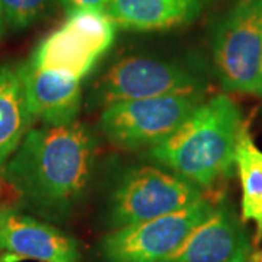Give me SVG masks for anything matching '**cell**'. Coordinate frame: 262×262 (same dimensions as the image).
<instances>
[{"label":"cell","mask_w":262,"mask_h":262,"mask_svg":"<svg viewBox=\"0 0 262 262\" xmlns=\"http://www.w3.org/2000/svg\"><path fill=\"white\" fill-rule=\"evenodd\" d=\"M27 105L34 121L63 125L76 121L82 105L80 82L28 63L20 66Z\"/></svg>","instance_id":"8fae6325"},{"label":"cell","mask_w":262,"mask_h":262,"mask_svg":"<svg viewBox=\"0 0 262 262\" xmlns=\"http://www.w3.org/2000/svg\"><path fill=\"white\" fill-rule=\"evenodd\" d=\"M251 241L241 219L226 204H217L169 262H246Z\"/></svg>","instance_id":"30bf717a"},{"label":"cell","mask_w":262,"mask_h":262,"mask_svg":"<svg viewBox=\"0 0 262 262\" xmlns=\"http://www.w3.org/2000/svg\"><path fill=\"white\" fill-rule=\"evenodd\" d=\"M234 165L242 184V220L256 225L255 244L262 239V151L242 125L234 151Z\"/></svg>","instance_id":"5bb4252c"},{"label":"cell","mask_w":262,"mask_h":262,"mask_svg":"<svg viewBox=\"0 0 262 262\" xmlns=\"http://www.w3.org/2000/svg\"><path fill=\"white\" fill-rule=\"evenodd\" d=\"M94 168V139L79 121L29 128L3 177L38 213L64 217L83 195Z\"/></svg>","instance_id":"6da1fadb"},{"label":"cell","mask_w":262,"mask_h":262,"mask_svg":"<svg viewBox=\"0 0 262 262\" xmlns=\"http://www.w3.org/2000/svg\"><path fill=\"white\" fill-rule=\"evenodd\" d=\"M3 29H5V19H3L2 8H0V37H2V34H3Z\"/></svg>","instance_id":"ac0fdd59"},{"label":"cell","mask_w":262,"mask_h":262,"mask_svg":"<svg viewBox=\"0 0 262 262\" xmlns=\"http://www.w3.org/2000/svg\"><path fill=\"white\" fill-rule=\"evenodd\" d=\"M242 125L237 105L217 95L200 103L168 139L153 146L150 156L198 188H210L233 168Z\"/></svg>","instance_id":"7a4b0ae2"},{"label":"cell","mask_w":262,"mask_h":262,"mask_svg":"<svg viewBox=\"0 0 262 262\" xmlns=\"http://www.w3.org/2000/svg\"><path fill=\"white\" fill-rule=\"evenodd\" d=\"M34 118L29 113L20 67L0 66V181L8 162L28 133Z\"/></svg>","instance_id":"4fadbf2b"},{"label":"cell","mask_w":262,"mask_h":262,"mask_svg":"<svg viewBox=\"0 0 262 262\" xmlns=\"http://www.w3.org/2000/svg\"><path fill=\"white\" fill-rule=\"evenodd\" d=\"M213 56L226 91L259 94L262 72V0H239L215 32Z\"/></svg>","instance_id":"5b68a950"},{"label":"cell","mask_w":262,"mask_h":262,"mask_svg":"<svg viewBox=\"0 0 262 262\" xmlns=\"http://www.w3.org/2000/svg\"><path fill=\"white\" fill-rule=\"evenodd\" d=\"M0 262H79L77 242L13 207L0 208Z\"/></svg>","instance_id":"9c48e42d"},{"label":"cell","mask_w":262,"mask_h":262,"mask_svg":"<svg viewBox=\"0 0 262 262\" xmlns=\"http://www.w3.org/2000/svg\"><path fill=\"white\" fill-rule=\"evenodd\" d=\"M259 95H262V72H261V91H259Z\"/></svg>","instance_id":"d6986e66"},{"label":"cell","mask_w":262,"mask_h":262,"mask_svg":"<svg viewBox=\"0 0 262 262\" xmlns=\"http://www.w3.org/2000/svg\"><path fill=\"white\" fill-rule=\"evenodd\" d=\"M251 262H262V249L251 255Z\"/></svg>","instance_id":"e0dca14e"},{"label":"cell","mask_w":262,"mask_h":262,"mask_svg":"<svg viewBox=\"0 0 262 262\" xmlns=\"http://www.w3.org/2000/svg\"><path fill=\"white\" fill-rule=\"evenodd\" d=\"M48 0H0L5 22L15 29L35 24L47 9Z\"/></svg>","instance_id":"9a60e30c"},{"label":"cell","mask_w":262,"mask_h":262,"mask_svg":"<svg viewBox=\"0 0 262 262\" xmlns=\"http://www.w3.org/2000/svg\"><path fill=\"white\" fill-rule=\"evenodd\" d=\"M117 25L105 9H77L34 51L28 64L82 82L111 48Z\"/></svg>","instance_id":"3957f363"},{"label":"cell","mask_w":262,"mask_h":262,"mask_svg":"<svg viewBox=\"0 0 262 262\" xmlns=\"http://www.w3.org/2000/svg\"><path fill=\"white\" fill-rule=\"evenodd\" d=\"M215 207L203 196L175 213L118 227L105 236L101 252L108 262H169Z\"/></svg>","instance_id":"277c9868"},{"label":"cell","mask_w":262,"mask_h":262,"mask_svg":"<svg viewBox=\"0 0 262 262\" xmlns=\"http://www.w3.org/2000/svg\"><path fill=\"white\" fill-rule=\"evenodd\" d=\"M111 0H61L66 10L70 13L77 9H88V8H95V9H103Z\"/></svg>","instance_id":"2e32d148"},{"label":"cell","mask_w":262,"mask_h":262,"mask_svg":"<svg viewBox=\"0 0 262 262\" xmlns=\"http://www.w3.org/2000/svg\"><path fill=\"white\" fill-rule=\"evenodd\" d=\"M200 79L178 63L124 57L114 63L95 84V101L111 105L122 101L147 99L170 95H201Z\"/></svg>","instance_id":"ba28073f"},{"label":"cell","mask_w":262,"mask_h":262,"mask_svg":"<svg viewBox=\"0 0 262 262\" xmlns=\"http://www.w3.org/2000/svg\"><path fill=\"white\" fill-rule=\"evenodd\" d=\"M203 198L189 181L153 166L128 172L114 189L110 203L111 225L118 227L170 214Z\"/></svg>","instance_id":"52a82bcc"},{"label":"cell","mask_w":262,"mask_h":262,"mask_svg":"<svg viewBox=\"0 0 262 262\" xmlns=\"http://www.w3.org/2000/svg\"><path fill=\"white\" fill-rule=\"evenodd\" d=\"M201 95H170L106 105L101 130L122 149L156 146L178 128L195 110Z\"/></svg>","instance_id":"8992f818"},{"label":"cell","mask_w":262,"mask_h":262,"mask_svg":"<svg viewBox=\"0 0 262 262\" xmlns=\"http://www.w3.org/2000/svg\"><path fill=\"white\" fill-rule=\"evenodd\" d=\"M200 8V0H111L103 9L117 27L155 31L185 25Z\"/></svg>","instance_id":"7c38bea8"}]
</instances>
